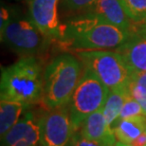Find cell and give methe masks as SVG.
I'll list each match as a JSON object with an SVG mask.
<instances>
[{"mask_svg":"<svg viewBox=\"0 0 146 146\" xmlns=\"http://www.w3.org/2000/svg\"><path fill=\"white\" fill-rule=\"evenodd\" d=\"M130 31L104 22L99 17L82 13L64 27L62 42L76 50L117 48L130 37Z\"/></svg>","mask_w":146,"mask_h":146,"instance_id":"obj_1","label":"cell"},{"mask_svg":"<svg viewBox=\"0 0 146 146\" xmlns=\"http://www.w3.org/2000/svg\"><path fill=\"white\" fill-rule=\"evenodd\" d=\"M43 90L44 73L40 62L34 56H23L11 66L2 68L1 100L30 106L43 100Z\"/></svg>","mask_w":146,"mask_h":146,"instance_id":"obj_2","label":"cell"},{"mask_svg":"<svg viewBox=\"0 0 146 146\" xmlns=\"http://www.w3.org/2000/svg\"><path fill=\"white\" fill-rule=\"evenodd\" d=\"M82 64L68 53L53 58L44 71L43 102L49 109L66 106L82 77Z\"/></svg>","mask_w":146,"mask_h":146,"instance_id":"obj_3","label":"cell"},{"mask_svg":"<svg viewBox=\"0 0 146 146\" xmlns=\"http://www.w3.org/2000/svg\"><path fill=\"white\" fill-rule=\"evenodd\" d=\"M0 33L2 42L22 56L39 53L45 48L48 39L39 31L30 15H25L16 9L10 10V17L0 28Z\"/></svg>","mask_w":146,"mask_h":146,"instance_id":"obj_4","label":"cell"},{"mask_svg":"<svg viewBox=\"0 0 146 146\" xmlns=\"http://www.w3.org/2000/svg\"><path fill=\"white\" fill-rule=\"evenodd\" d=\"M77 56L84 68L94 73L110 90L129 86L131 70L117 51L107 49L79 50Z\"/></svg>","mask_w":146,"mask_h":146,"instance_id":"obj_5","label":"cell"},{"mask_svg":"<svg viewBox=\"0 0 146 146\" xmlns=\"http://www.w3.org/2000/svg\"><path fill=\"white\" fill-rule=\"evenodd\" d=\"M110 89L88 69L83 75L68 104L75 130L80 129L83 121L89 115L103 109Z\"/></svg>","mask_w":146,"mask_h":146,"instance_id":"obj_6","label":"cell"},{"mask_svg":"<svg viewBox=\"0 0 146 146\" xmlns=\"http://www.w3.org/2000/svg\"><path fill=\"white\" fill-rule=\"evenodd\" d=\"M41 146H66L74 133L68 106L50 109L41 116Z\"/></svg>","mask_w":146,"mask_h":146,"instance_id":"obj_7","label":"cell"},{"mask_svg":"<svg viewBox=\"0 0 146 146\" xmlns=\"http://www.w3.org/2000/svg\"><path fill=\"white\" fill-rule=\"evenodd\" d=\"M59 0H30L29 15L46 37L62 39L64 29L58 16Z\"/></svg>","mask_w":146,"mask_h":146,"instance_id":"obj_8","label":"cell"},{"mask_svg":"<svg viewBox=\"0 0 146 146\" xmlns=\"http://www.w3.org/2000/svg\"><path fill=\"white\" fill-rule=\"evenodd\" d=\"M40 118L33 112L23 113L17 123L1 138L2 146H39L41 141Z\"/></svg>","mask_w":146,"mask_h":146,"instance_id":"obj_9","label":"cell"},{"mask_svg":"<svg viewBox=\"0 0 146 146\" xmlns=\"http://www.w3.org/2000/svg\"><path fill=\"white\" fill-rule=\"evenodd\" d=\"M132 72L146 71V34L132 31L125 42L116 48Z\"/></svg>","mask_w":146,"mask_h":146,"instance_id":"obj_10","label":"cell"},{"mask_svg":"<svg viewBox=\"0 0 146 146\" xmlns=\"http://www.w3.org/2000/svg\"><path fill=\"white\" fill-rule=\"evenodd\" d=\"M82 13L95 15L104 22L132 33V21L125 13L119 0H97L89 9Z\"/></svg>","mask_w":146,"mask_h":146,"instance_id":"obj_11","label":"cell"},{"mask_svg":"<svg viewBox=\"0 0 146 146\" xmlns=\"http://www.w3.org/2000/svg\"><path fill=\"white\" fill-rule=\"evenodd\" d=\"M80 130L84 137L91 141L114 146L117 142L113 130L107 124L103 109L92 113L83 121Z\"/></svg>","mask_w":146,"mask_h":146,"instance_id":"obj_12","label":"cell"},{"mask_svg":"<svg viewBox=\"0 0 146 146\" xmlns=\"http://www.w3.org/2000/svg\"><path fill=\"white\" fill-rule=\"evenodd\" d=\"M116 139L122 143L129 145L146 131V116L141 115L133 118L119 119L112 127Z\"/></svg>","mask_w":146,"mask_h":146,"instance_id":"obj_13","label":"cell"},{"mask_svg":"<svg viewBox=\"0 0 146 146\" xmlns=\"http://www.w3.org/2000/svg\"><path fill=\"white\" fill-rule=\"evenodd\" d=\"M27 104L15 101L0 102V136L4 137L22 117Z\"/></svg>","mask_w":146,"mask_h":146,"instance_id":"obj_14","label":"cell"},{"mask_svg":"<svg viewBox=\"0 0 146 146\" xmlns=\"http://www.w3.org/2000/svg\"><path fill=\"white\" fill-rule=\"evenodd\" d=\"M129 95L130 93L128 87L110 90L106 104L103 108V112L107 124L111 127V129L119 119L121 108Z\"/></svg>","mask_w":146,"mask_h":146,"instance_id":"obj_15","label":"cell"},{"mask_svg":"<svg viewBox=\"0 0 146 146\" xmlns=\"http://www.w3.org/2000/svg\"><path fill=\"white\" fill-rule=\"evenodd\" d=\"M125 13L135 24L146 18V0H119Z\"/></svg>","mask_w":146,"mask_h":146,"instance_id":"obj_16","label":"cell"},{"mask_svg":"<svg viewBox=\"0 0 146 146\" xmlns=\"http://www.w3.org/2000/svg\"><path fill=\"white\" fill-rule=\"evenodd\" d=\"M141 115H144L141 106H139V104L132 96L129 95L126 98V100H125L123 104V106L121 108L119 119H129V118H133V117H138Z\"/></svg>","mask_w":146,"mask_h":146,"instance_id":"obj_17","label":"cell"},{"mask_svg":"<svg viewBox=\"0 0 146 146\" xmlns=\"http://www.w3.org/2000/svg\"><path fill=\"white\" fill-rule=\"evenodd\" d=\"M97 0H61L63 9L70 13H84Z\"/></svg>","mask_w":146,"mask_h":146,"instance_id":"obj_18","label":"cell"},{"mask_svg":"<svg viewBox=\"0 0 146 146\" xmlns=\"http://www.w3.org/2000/svg\"><path fill=\"white\" fill-rule=\"evenodd\" d=\"M129 93L132 97L139 104L143 110L144 115L146 116V88L141 84H137L136 82L131 81L128 86Z\"/></svg>","mask_w":146,"mask_h":146,"instance_id":"obj_19","label":"cell"},{"mask_svg":"<svg viewBox=\"0 0 146 146\" xmlns=\"http://www.w3.org/2000/svg\"><path fill=\"white\" fill-rule=\"evenodd\" d=\"M66 146H111V145L104 143V142H99L86 139V137L83 136L81 130L78 129L74 131L70 141H68Z\"/></svg>","mask_w":146,"mask_h":146,"instance_id":"obj_20","label":"cell"},{"mask_svg":"<svg viewBox=\"0 0 146 146\" xmlns=\"http://www.w3.org/2000/svg\"><path fill=\"white\" fill-rule=\"evenodd\" d=\"M131 81L136 82L146 88V71L144 72H132L131 73Z\"/></svg>","mask_w":146,"mask_h":146,"instance_id":"obj_21","label":"cell"},{"mask_svg":"<svg viewBox=\"0 0 146 146\" xmlns=\"http://www.w3.org/2000/svg\"><path fill=\"white\" fill-rule=\"evenodd\" d=\"M128 146H146V131L131 142Z\"/></svg>","mask_w":146,"mask_h":146,"instance_id":"obj_22","label":"cell"},{"mask_svg":"<svg viewBox=\"0 0 146 146\" xmlns=\"http://www.w3.org/2000/svg\"><path fill=\"white\" fill-rule=\"evenodd\" d=\"M132 31H138V33L146 34V18L144 20H142L141 23H138V26L136 28L133 27Z\"/></svg>","mask_w":146,"mask_h":146,"instance_id":"obj_23","label":"cell"},{"mask_svg":"<svg viewBox=\"0 0 146 146\" xmlns=\"http://www.w3.org/2000/svg\"><path fill=\"white\" fill-rule=\"evenodd\" d=\"M114 146H128V145H126V144H124V143H122V142H119V141H117L116 143H115V145Z\"/></svg>","mask_w":146,"mask_h":146,"instance_id":"obj_24","label":"cell"},{"mask_svg":"<svg viewBox=\"0 0 146 146\" xmlns=\"http://www.w3.org/2000/svg\"><path fill=\"white\" fill-rule=\"evenodd\" d=\"M29 1H30V0H29Z\"/></svg>","mask_w":146,"mask_h":146,"instance_id":"obj_25","label":"cell"}]
</instances>
